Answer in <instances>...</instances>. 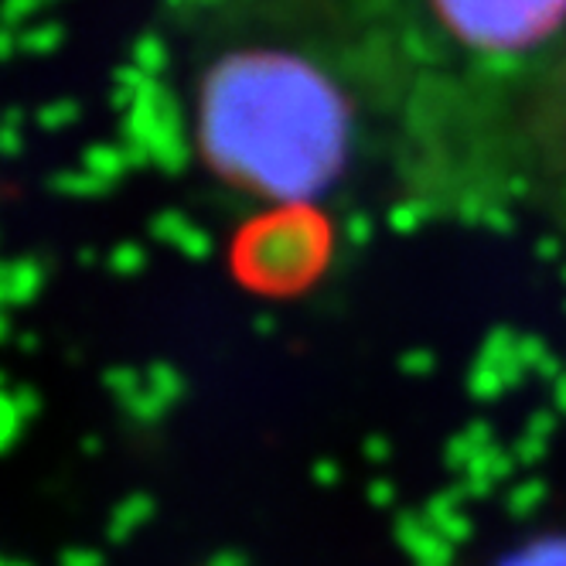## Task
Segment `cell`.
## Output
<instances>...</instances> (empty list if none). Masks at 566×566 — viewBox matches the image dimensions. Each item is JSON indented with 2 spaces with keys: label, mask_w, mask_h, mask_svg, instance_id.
Returning <instances> with one entry per match:
<instances>
[{
  "label": "cell",
  "mask_w": 566,
  "mask_h": 566,
  "mask_svg": "<svg viewBox=\"0 0 566 566\" xmlns=\"http://www.w3.org/2000/svg\"><path fill=\"white\" fill-rule=\"evenodd\" d=\"M195 140L212 175L232 188L276 206H307L348 168L355 103L325 55L253 34L201 69Z\"/></svg>",
  "instance_id": "1"
},
{
  "label": "cell",
  "mask_w": 566,
  "mask_h": 566,
  "mask_svg": "<svg viewBox=\"0 0 566 566\" xmlns=\"http://www.w3.org/2000/svg\"><path fill=\"white\" fill-rule=\"evenodd\" d=\"M443 45L478 62H515L566 31V0H417Z\"/></svg>",
  "instance_id": "2"
},
{
  "label": "cell",
  "mask_w": 566,
  "mask_h": 566,
  "mask_svg": "<svg viewBox=\"0 0 566 566\" xmlns=\"http://www.w3.org/2000/svg\"><path fill=\"white\" fill-rule=\"evenodd\" d=\"M502 566H566V536H546L522 546Z\"/></svg>",
  "instance_id": "3"
}]
</instances>
